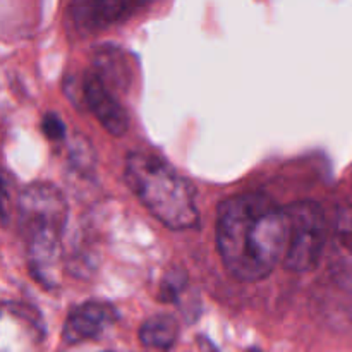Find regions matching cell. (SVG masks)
I'll use <instances>...</instances> for the list:
<instances>
[{"label": "cell", "instance_id": "6da1fadb", "mask_svg": "<svg viewBox=\"0 0 352 352\" xmlns=\"http://www.w3.org/2000/svg\"><path fill=\"white\" fill-rule=\"evenodd\" d=\"M289 244V219L272 196L246 192L220 203L217 248L226 270L241 282L272 274Z\"/></svg>", "mask_w": 352, "mask_h": 352}, {"label": "cell", "instance_id": "7a4b0ae2", "mask_svg": "<svg viewBox=\"0 0 352 352\" xmlns=\"http://www.w3.org/2000/svg\"><path fill=\"white\" fill-rule=\"evenodd\" d=\"M124 177L148 212L168 229H191L198 223L195 186L164 158L133 151L126 157Z\"/></svg>", "mask_w": 352, "mask_h": 352}, {"label": "cell", "instance_id": "3957f363", "mask_svg": "<svg viewBox=\"0 0 352 352\" xmlns=\"http://www.w3.org/2000/svg\"><path fill=\"white\" fill-rule=\"evenodd\" d=\"M67 219V205L57 188L47 182L30 184L17 199L19 230L26 243L30 267L45 275L57 261Z\"/></svg>", "mask_w": 352, "mask_h": 352}, {"label": "cell", "instance_id": "277c9868", "mask_svg": "<svg viewBox=\"0 0 352 352\" xmlns=\"http://www.w3.org/2000/svg\"><path fill=\"white\" fill-rule=\"evenodd\" d=\"M289 219V244L285 268L298 274L313 270L318 265L329 237L325 212L315 201H296L285 208Z\"/></svg>", "mask_w": 352, "mask_h": 352}, {"label": "cell", "instance_id": "5b68a950", "mask_svg": "<svg viewBox=\"0 0 352 352\" xmlns=\"http://www.w3.org/2000/svg\"><path fill=\"white\" fill-rule=\"evenodd\" d=\"M146 6V2H120V0H76L67 14L81 34H91L120 23L127 16Z\"/></svg>", "mask_w": 352, "mask_h": 352}, {"label": "cell", "instance_id": "8992f818", "mask_svg": "<svg viewBox=\"0 0 352 352\" xmlns=\"http://www.w3.org/2000/svg\"><path fill=\"white\" fill-rule=\"evenodd\" d=\"M117 320V311L110 302L88 301L72 309L62 327V339L67 344L95 339Z\"/></svg>", "mask_w": 352, "mask_h": 352}, {"label": "cell", "instance_id": "52a82bcc", "mask_svg": "<svg viewBox=\"0 0 352 352\" xmlns=\"http://www.w3.org/2000/svg\"><path fill=\"white\" fill-rule=\"evenodd\" d=\"M82 89H85V100L89 110L95 113V117L105 127L107 133L117 138L126 134L127 127H129V117H127L126 110L120 105L119 100L112 95L109 86L103 85V81L95 72L86 74Z\"/></svg>", "mask_w": 352, "mask_h": 352}, {"label": "cell", "instance_id": "ba28073f", "mask_svg": "<svg viewBox=\"0 0 352 352\" xmlns=\"http://www.w3.org/2000/svg\"><path fill=\"white\" fill-rule=\"evenodd\" d=\"M333 272L339 277L352 278V208L346 206L337 213L332 234Z\"/></svg>", "mask_w": 352, "mask_h": 352}, {"label": "cell", "instance_id": "9c48e42d", "mask_svg": "<svg viewBox=\"0 0 352 352\" xmlns=\"http://www.w3.org/2000/svg\"><path fill=\"white\" fill-rule=\"evenodd\" d=\"M179 337L177 320L172 315H155L140 329V339L144 346L155 349H170Z\"/></svg>", "mask_w": 352, "mask_h": 352}, {"label": "cell", "instance_id": "30bf717a", "mask_svg": "<svg viewBox=\"0 0 352 352\" xmlns=\"http://www.w3.org/2000/svg\"><path fill=\"white\" fill-rule=\"evenodd\" d=\"M95 74L103 81V85H109V81L119 89L129 82V71H127L126 60L122 54L113 47H105L95 54Z\"/></svg>", "mask_w": 352, "mask_h": 352}, {"label": "cell", "instance_id": "8fae6325", "mask_svg": "<svg viewBox=\"0 0 352 352\" xmlns=\"http://www.w3.org/2000/svg\"><path fill=\"white\" fill-rule=\"evenodd\" d=\"M184 282H186L184 274L179 275V272H175V274H167V277L164 278V284H162L160 298L164 299V301H175L179 292H181L182 285H184Z\"/></svg>", "mask_w": 352, "mask_h": 352}, {"label": "cell", "instance_id": "7c38bea8", "mask_svg": "<svg viewBox=\"0 0 352 352\" xmlns=\"http://www.w3.org/2000/svg\"><path fill=\"white\" fill-rule=\"evenodd\" d=\"M41 129H43L45 136L50 140H62L65 136V126L60 120V117L54 112H47L41 120Z\"/></svg>", "mask_w": 352, "mask_h": 352}, {"label": "cell", "instance_id": "4fadbf2b", "mask_svg": "<svg viewBox=\"0 0 352 352\" xmlns=\"http://www.w3.org/2000/svg\"><path fill=\"white\" fill-rule=\"evenodd\" d=\"M248 352H261V351L260 349H250Z\"/></svg>", "mask_w": 352, "mask_h": 352}]
</instances>
